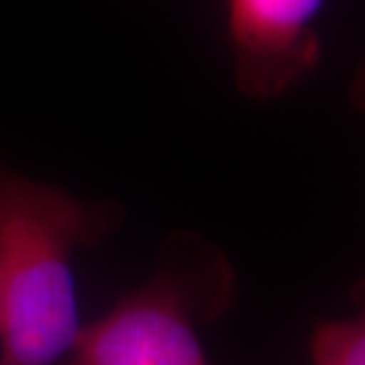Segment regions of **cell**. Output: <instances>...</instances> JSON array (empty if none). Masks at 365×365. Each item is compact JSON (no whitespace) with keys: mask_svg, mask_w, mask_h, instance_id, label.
Instances as JSON below:
<instances>
[{"mask_svg":"<svg viewBox=\"0 0 365 365\" xmlns=\"http://www.w3.org/2000/svg\"><path fill=\"white\" fill-rule=\"evenodd\" d=\"M116 203H91L0 165V365H55L79 325L73 256L114 234Z\"/></svg>","mask_w":365,"mask_h":365,"instance_id":"obj_1","label":"cell"},{"mask_svg":"<svg viewBox=\"0 0 365 365\" xmlns=\"http://www.w3.org/2000/svg\"><path fill=\"white\" fill-rule=\"evenodd\" d=\"M230 282L227 264L207 244L173 240L167 266L150 282L81 329L73 365H209L195 329L197 300Z\"/></svg>","mask_w":365,"mask_h":365,"instance_id":"obj_2","label":"cell"},{"mask_svg":"<svg viewBox=\"0 0 365 365\" xmlns=\"http://www.w3.org/2000/svg\"><path fill=\"white\" fill-rule=\"evenodd\" d=\"M327 0H223L237 90L274 100L300 86L323 59L319 16Z\"/></svg>","mask_w":365,"mask_h":365,"instance_id":"obj_3","label":"cell"},{"mask_svg":"<svg viewBox=\"0 0 365 365\" xmlns=\"http://www.w3.org/2000/svg\"><path fill=\"white\" fill-rule=\"evenodd\" d=\"M355 313L325 321L311 337L313 365H365V280L353 288Z\"/></svg>","mask_w":365,"mask_h":365,"instance_id":"obj_4","label":"cell"},{"mask_svg":"<svg viewBox=\"0 0 365 365\" xmlns=\"http://www.w3.org/2000/svg\"><path fill=\"white\" fill-rule=\"evenodd\" d=\"M351 100L357 108L365 110V63L355 73L351 83Z\"/></svg>","mask_w":365,"mask_h":365,"instance_id":"obj_5","label":"cell"}]
</instances>
